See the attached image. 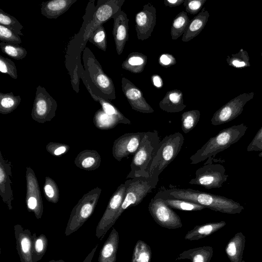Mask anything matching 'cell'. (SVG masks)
I'll use <instances>...</instances> for the list:
<instances>
[{
    "label": "cell",
    "mask_w": 262,
    "mask_h": 262,
    "mask_svg": "<svg viewBox=\"0 0 262 262\" xmlns=\"http://www.w3.org/2000/svg\"><path fill=\"white\" fill-rule=\"evenodd\" d=\"M155 196L188 201L213 211L231 214L240 213L244 209L239 203L231 199L190 188L172 187L170 189L160 190Z\"/></svg>",
    "instance_id": "1"
},
{
    "label": "cell",
    "mask_w": 262,
    "mask_h": 262,
    "mask_svg": "<svg viewBox=\"0 0 262 262\" xmlns=\"http://www.w3.org/2000/svg\"><path fill=\"white\" fill-rule=\"evenodd\" d=\"M119 242L118 232L113 228L100 251L98 262H116Z\"/></svg>",
    "instance_id": "22"
},
{
    "label": "cell",
    "mask_w": 262,
    "mask_h": 262,
    "mask_svg": "<svg viewBox=\"0 0 262 262\" xmlns=\"http://www.w3.org/2000/svg\"><path fill=\"white\" fill-rule=\"evenodd\" d=\"M122 91L132 108L142 113H152L154 109L147 102L142 91L126 78L121 79Z\"/></svg>",
    "instance_id": "17"
},
{
    "label": "cell",
    "mask_w": 262,
    "mask_h": 262,
    "mask_svg": "<svg viewBox=\"0 0 262 262\" xmlns=\"http://www.w3.org/2000/svg\"><path fill=\"white\" fill-rule=\"evenodd\" d=\"M57 106L56 101L45 88L38 85L31 111L32 118L39 123L50 121L56 115Z\"/></svg>",
    "instance_id": "11"
},
{
    "label": "cell",
    "mask_w": 262,
    "mask_h": 262,
    "mask_svg": "<svg viewBox=\"0 0 262 262\" xmlns=\"http://www.w3.org/2000/svg\"><path fill=\"white\" fill-rule=\"evenodd\" d=\"M48 262H65L62 259H59V260H51L50 261H49Z\"/></svg>",
    "instance_id": "52"
},
{
    "label": "cell",
    "mask_w": 262,
    "mask_h": 262,
    "mask_svg": "<svg viewBox=\"0 0 262 262\" xmlns=\"http://www.w3.org/2000/svg\"><path fill=\"white\" fill-rule=\"evenodd\" d=\"M0 40L14 45H19L22 42L19 35L2 25H0Z\"/></svg>",
    "instance_id": "43"
},
{
    "label": "cell",
    "mask_w": 262,
    "mask_h": 262,
    "mask_svg": "<svg viewBox=\"0 0 262 262\" xmlns=\"http://www.w3.org/2000/svg\"><path fill=\"white\" fill-rule=\"evenodd\" d=\"M159 105L161 109L167 113H178L186 107L184 104L183 93L177 89L168 91Z\"/></svg>",
    "instance_id": "23"
},
{
    "label": "cell",
    "mask_w": 262,
    "mask_h": 262,
    "mask_svg": "<svg viewBox=\"0 0 262 262\" xmlns=\"http://www.w3.org/2000/svg\"><path fill=\"white\" fill-rule=\"evenodd\" d=\"M43 191L47 200L52 203H57L59 199L58 187L54 180L46 176L43 185Z\"/></svg>",
    "instance_id": "39"
},
{
    "label": "cell",
    "mask_w": 262,
    "mask_h": 262,
    "mask_svg": "<svg viewBox=\"0 0 262 262\" xmlns=\"http://www.w3.org/2000/svg\"><path fill=\"white\" fill-rule=\"evenodd\" d=\"M125 0H99L92 18L86 25L83 35V40L86 42L93 32L102 25L113 16L121 10Z\"/></svg>",
    "instance_id": "9"
},
{
    "label": "cell",
    "mask_w": 262,
    "mask_h": 262,
    "mask_svg": "<svg viewBox=\"0 0 262 262\" xmlns=\"http://www.w3.org/2000/svg\"><path fill=\"white\" fill-rule=\"evenodd\" d=\"M206 0H185L183 5L186 12L194 15L202 9V7Z\"/></svg>",
    "instance_id": "46"
},
{
    "label": "cell",
    "mask_w": 262,
    "mask_h": 262,
    "mask_svg": "<svg viewBox=\"0 0 262 262\" xmlns=\"http://www.w3.org/2000/svg\"><path fill=\"white\" fill-rule=\"evenodd\" d=\"M88 41L99 49L106 51L107 47L106 31L103 25L98 27L88 38Z\"/></svg>",
    "instance_id": "42"
},
{
    "label": "cell",
    "mask_w": 262,
    "mask_h": 262,
    "mask_svg": "<svg viewBox=\"0 0 262 262\" xmlns=\"http://www.w3.org/2000/svg\"><path fill=\"white\" fill-rule=\"evenodd\" d=\"M185 0H165L164 3L165 6L174 7L183 4Z\"/></svg>",
    "instance_id": "49"
},
{
    "label": "cell",
    "mask_w": 262,
    "mask_h": 262,
    "mask_svg": "<svg viewBox=\"0 0 262 262\" xmlns=\"http://www.w3.org/2000/svg\"><path fill=\"white\" fill-rule=\"evenodd\" d=\"M151 250L145 242L138 240L134 248L131 262H150Z\"/></svg>",
    "instance_id": "34"
},
{
    "label": "cell",
    "mask_w": 262,
    "mask_h": 262,
    "mask_svg": "<svg viewBox=\"0 0 262 262\" xmlns=\"http://www.w3.org/2000/svg\"><path fill=\"white\" fill-rule=\"evenodd\" d=\"M21 97L15 96L12 92L0 93V113L6 115L14 111L20 104Z\"/></svg>",
    "instance_id": "33"
},
{
    "label": "cell",
    "mask_w": 262,
    "mask_h": 262,
    "mask_svg": "<svg viewBox=\"0 0 262 262\" xmlns=\"http://www.w3.org/2000/svg\"><path fill=\"white\" fill-rule=\"evenodd\" d=\"M160 139L158 133H144L139 147L134 155L130 164V171L126 179L149 177V170L158 150Z\"/></svg>",
    "instance_id": "3"
},
{
    "label": "cell",
    "mask_w": 262,
    "mask_h": 262,
    "mask_svg": "<svg viewBox=\"0 0 262 262\" xmlns=\"http://www.w3.org/2000/svg\"><path fill=\"white\" fill-rule=\"evenodd\" d=\"M163 199V198H162ZM165 203L172 209L182 211H200L205 207L201 205L184 200L176 198L163 199Z\"/></svg>",
    "instance_id": "36"
},
{
    "label": "cell",
    "mask_w": 262,
    "mask_h": 262,
    "mask_svg": "<svg viewBox=\"0 0 262 262\" xmlns=\"http://www.w3.org/2000/svg\"><path fill=\"white\" fill-rule=\"evenodd\" d=\"M77 0H52L41 3V14L49 19L57 18L67 12Z\"/></svg>",
    "instance_id": "21"
},
{
    "label": "cell",
    "mask_w": 262,
    "mask_h": 262,
    "mask_svg": "<svg viewBox=\"0 0 262 262\" xmlns=\"http://www.w3.org/2000/svg\"><path fill=\"white\" fill-rule=\"evenodd\" d=\"M0 71L16 79L18 77L16 67L11 59L0 55Z\"/></svg>",
    "instance_id": "44"
},
{
    "label": "cell",
    "mask_w": 262,
    "mask_h": 262,
    "mask_svg": "<svg viewBox=\"0 0 262 262\" xmlns=\"http://www.w3.org/2000/svg\"><path fill=\"white\" fill-rule=\"evenodd\" d=\"M151 80L153 84L157 88H161L163 86V80L161 77L158 75H154L151 76Z\"/></svg>",
    "instance_id": "50"
},
{
    "label": "cell",
    "mask_w": 262,
    "mask_h": 262,
    "mask_svg": "<svg viewBox=\"0 0 262 262\" xmlns=\"http://www.w3.org/2000/svg\"><path fill=\"white\" fill-rule=\"evenodd\" d=\"M190 20L187 12L182 11L173 18L170 28V35L172 40H176L184 33Z\"/></svg>",
    "instance_id": "32"
},
{
    "label": "cell",
    "mask_w": 262,
    "mask_h": 262,
    "mask_svg": "<svg viewBox=\"0 0 262 262\" xmlns=\"http://www.w3.org/2000/svg\"><path fill=\"white\" fill-rule=\"evenodd\" d=\"M144 133H125L117 138L112 147L113 157L120 161L129 155H134L139 147Z\"/></svg>",
    "instance_id": "15"
},
{
    "label": "cell",
    "mask_w": 262,
    "mask_h": 262,
    "mask_svg": "<svg viewBox=\"0 0 262 262\" xmlns=\"http://www.w3.org/2000/svg\"><path fill=\"white\" fill-rule=\"evenodd\" d=\"M226 61L229 66L235 68H244L251 66L248 53L243 49H241L238 53L232 54L231 56H228Z\"/></svg>",
    "instance_id": "38"
},
{
    "label": "cell",
    "mask_w": 262,
    "mask_h": 262,
    "mask_svg": "<svg viewBox=\"0 0 262 262\" xmlns=\"http://www.w3.org/2000/svg\"><path fill=\"white\" fill-rule=\"evenodd\" d=\"M0 25L9 29L18 35L24 36L21 32L23 26L14 16L0 9Z\"/></svg>",
    "instance_id": "40"
},
{
    "label": "cell",
    "mask_w": 262,
    "mask_h": 262,
    "mask_svg": "<svg viewBox=\"0 0 262 262\" xmlns=\"http://www.w3.org/2000/svg\"><path fill=\"white\" fill-rule=\"evenodd\" d=\"M112 18L114 19L113 35L116 49L117 53L120 55L128 38L129 19L122 10L114 14Z\"/></svg>",
    "instance_id": "20"
},
{
    "label": "cell",
    "mask_w": 262,
    "mask_h": 262,
    "mask_svg": "<svg viewBox=\"0 0 262 262\" xmlns=\"http://www.w3.org/2000/svg\"><path fill=\"white\" fill-rule=\"evenodd\" d=\"M159 178L153 177H138L127 179L124 198L117 215V220L128 208L139 204L145 196L156 188Z\"/></svg>",
    "instance_id": "7"
},
{
    "label": "cell",
    "mask_w": 262,
    "mask_h": 262,
    "mask_svg": "<svg viewBox=\"0 0 262 262\" xmlns=\"http://www.w3.org/2000/svg\"><path fill=\"white\" fill-rule=\"evenodd\" d=\"M11 163L3 157L0 151V195L9 210L12 209V202L14 199L11 188L12 177Z\"/></svg>",
    "instance_id": "18"
},
{
    "label": "cell",
    "mask_w": 262,
    "mask_h": 262,
    "mask_svg": "<svg viewBox=\"0 0 262 262\" xmlns=\"http://www.w3.org/2000/svg\"><path fill=\"white\" fill-rule=\"evenodd\" d=\"M195 176L188 183L203 186L206 189L220 188L226 182L228 175L224 166L220 164H213L207 161L198 168Z\"/></svg>",
    "instance_id": "8"
},
{
    "label": "cell",
    "mask_w": 262,
    "mask_h": 262,
    "mask_svg": "<svg viewBox=\"0 0 262 262\" xmlns=\"http://www.w3.org/2000/svg\"><path fill=\"white\" fill-rule=\"evenodd\" d=\"M26 204L29 212H33L36 218H41L43 212L42 199L38 182L34 170L30 167H26Z\"/></svg>",
    "instance_id": "14"
},
{
    "label": "cell",
    "mask_w": 262,
    "mask_h": 262,
    "mask_svg": "<svg viewBox=\"0 0 262 262\" xmlns=\"http://www.w3.org/2000/svg\"><path fill=\"white\" fill-rule=\"evenodd\" d=\"M184 141L183 135L177 132L166 136L160 142L149 170V176L159 178L161 173L177 157Z\"/></svg>",
    "instance_id": "4"
},
{
    "label": "cell",
    "mask_w": 262,
    "mask_h": 262,
    "mask_svg": "<svg viewBox=\"0 0 262 262\" xmlns=\"http://www.w3.org/2000/svg\"><path fill=\"white\" fill-rule=\"evenodd\" d=\"M47 151L53 156H59L66 154L70 146L64 143L50 142L46 146Z\"/></svg>",
    "instance_id": "45"
},
{
    "label": "cell",
    "mask_w": 262,
    "mask_h": 262,
    "mask_svg": "<svg viewBox=\"0 0 262 262\" xmlns=\"http://www.w3.org/2000/svg\"><path fill=\"white\" fill-rule=\"evenodd\" d=\"M148 208L153 219L161 227L168 229L182 227L180 216L165 203L163 199L154 196L151 199Z\"/></svg>",
    "instance_id": "12"
},
{
    "label": "cell",
    "mask_w": 262,
    "mask_h": 262,
    "mask_svg": "<svg viewBox=\"0 0 262 262\" xmlns=\"http://www.w3.org/2000/svg\"><path fill=\"white\" fill-rule=\"evenodd\" d=\"M82 60L86 72L100 91V96L107 100L115 99V86L112 79L104 72L101 64L88 47L83 50Z\"/></svg>",
    "instance_id": "6"
},
{
    "label": "cell",
    "mask_w": 262,
    "mask_h": 262,
    "mask_svg": "<svg viewBox=\"0 0 262 262\" xmlns=\"http://www.w3.org/2000/svg\"><path fill=\"white\" fill-rule=\"evenodd\" d=\"M125 190V184H121L111 196L96 228L95 235L98 238H102L117 221V215L123 202Z\"/></svg>",
    "instance_id": "10"
},
{
    "label": "cell",
    "mask_w": 262,
    "mask_h": 262,
    "mask_svg": "<svg viewBox=\"0 0 262 262\" xmlns=\"http://www.w3.org/2000/svg\"><path fill=\"white\" fill-rule=\"evenodd\" d=\"M226 225V223L222 221L196 225L186 233L184 238L189 241L199 240L214 233Z\"/></svg>",
    "instance_id": "27"
},
{
    "label": "cell",
    "mask_w": 262,
    "mask_h": 262,
    "mask_svg": "<svg viewBox=\"0 0 262 262\" xmlns=\"http://www.w3.org/2000/svg\"><path fill=\"white\" fill-rule=\"evenodd\" d=\"M0 48L3 53L16 60L22 59L27 54L26 49L19 45L1 42Z\"/></svg>",
    "instance_id": "41"
},
{
    "label": "cell",
    "mask_w": 262,
    "mask_h": 262,
    "mask_svg": "<svg viewBox=\"0 0 262 262\" xmlns=\"http://www.w3.org/2000/svg\"><path fill=\"white\" fill-rule=\"evenodd\" d=\"M98 186L85 193L72 209L66 227L68 236L77 231L91 217L94 211L101 193Z\"/></svg>",
    "instance_id": "5"
},
{
    "label": "cell",
    "mask_w": 262,
    "mask_h": 262,
    "mask_svg": "<svg viewBox=\"0 0 262 262\" xmlns=\"http://www.w3.org/2000/svg\"><path fill=\"white\" fill-rule=\"evenodd\" d=\"M81 79L92 98L95 101L98 102L100 103L102 107L101 108L106 114L118 116L123 120L126 123V124H130L131 123L130 121L125 117L109 100L101 97L99 95H98L93 92L91 85L84 76H83Z\"/></svg>",
    "instance_id": "29"
},
{
    "label": "cell",
    "mask_w": 262,
    "mask_h": 262,
    "mask_svg": "<svg viewBox=\"0 0 262 262\" xmlns=\"http://www.w3.org/2000/svg\"><path fill=\"white\" fill-rule=\"evenodd\" d=\"M209 17L208 11L203 8L197 15L190 20L182 35V40L188 42L198 36L206 26Z\"/></svg>",
    "instance_id": "24"
},
{
    "label": "cell",
    "mask_w": 262,
    "mask_h": 262,
    "mask_svg": "<svg viewBox=\"0 0 262 262\" xmlns=\"http://www.w3.org/2000/svg\"><path fill=\"white\" fill-rule=\"evenodd\" d=\"M200 115V112L197 110L188 111L182 114L181 128L185 134L188 133L196 126Z\"/></svg>",
    "instance_id": "37"
},
{
    "label": "cell",
    "mask_w": 262,
    "mask_h": 262,
    "mask_svg": "<svg viewBox=\"0 0 262 262\" xmlns=\"http://www.w3.org/2000/svg\"><path fill=\"white\" fill-rule=\"evenodd\" d=\"M156 9L149 3L135 15V30L137 38L143 41L151 35L156 23Z\"/></svg>",
    "instance_id": "16"
},
{
    "label": "cell",
    "mask_w": 262,
    "mask_h": 262,
    "mask_svg": "<svg viewBox=\"0 0 262 262\" xmlns=\"http://www.w3.org/2000/svg\"><path fill=\"white\" fill-rule=\"evenodd\" d=\"M247 150L248 151H262V127L257 132L248 145Z\"/></svg>",
    "instance_id": "47"
},
{
    "label": "cell",
    "mask_w": 262,
    "mask_h": 262,
    "mask_svg": "<svg viewBox=\"0 0 262 262\" xmlns=\"http://www.w3.org/2000/svg\"><path fill=\"white\" fill-rule=\"evenodd\" d=\"M147 57L144 54L134 52L129 54L121 64L122 69L133 73L142 72L145 67Z\"/></svg>",
    "instance_id": "30"
},
{
    "label": "cell",
    "mask_w": 262,
    "mask_h": 262,
    "mask_svg": "<svg viewBox=\"0 0 262 262\" xmlns=\"http://www.w3.org/2000/svg\"><path fill=\"white\" fill-rule=\"evenodd\" d=\"M255 93H243L230 100L213 114L211 123L219 125L229 122L242 113L245 104L253 98Z\"/></svg>",
    "instance_id": "13"
},
{
    "label": "cell",
    "mask_w": 262,
    "mask_h": 262,
    "mask_svg": "<svg viewBox=\"0 0 262 262\" xmlns=\"http://www.w3.org/2000/svg\"><path fill=\"white\" fill-rule=\"evenodd\" d=\"M101 162L100 155L93 149H84L80 151L74 160V164L77 167L86 171L97 169Z\"/></svg>",
    "instance_id": "25"
},
{
    "label": "cell",
    "mask_w": 262,
    "mask_h": 262,
    "mask_svg": "<svg viewBox=\"0 0 262 262\" xmlns=\"http://www.w3.org/2000/svg\"><path fill=\"white\" fill-rule=\"evenodd\" d=\"M93 122L95 126L101 130L112 129L119 123L126 124V123L118 116L108 115L102 108L99 109L95 113Z\"/></svg>",
    "instance_id": "31"
},
{
    "label": "cell",
    "mask_w": 262,
    "mask_h": 262,
    "mask_svg": "<svg viewBox=\"0 0 262 262\" xmlns=\"http://www.w3.org/2000/svg\"><path fill=\"white\" fill-rule=\"evenodd\" d=\"M177 62L175 57L171 54L164 53L159 58V63L161 66L168 68L174 65Z\"/></svg>",
    "instance_id": "48"
},
{
    "label": "cell",
    "mask_w": 262,
    "mask_h": 262,
    "mask_svg": "<svg viewBox=\"0 0 262 262\" xmlns=\"http://www.w3.org/2000/svg\"><path fill=\"white\" fill-rule=\"evenodd\" d=\"M16 248L20 262H33L32 256L33 237L28 229L19 224L14 226Z\"/></svg>",
    "instance_id": "19"
},
{
    "label": "cell",
    "mask_w": 262,
    "mask_h": 262,
    "mask_svg": "<svg viewBox=\"0 0 262 262\" xmlns=\"http://www.w3.org/2000/svg\"><path fill=\"white\" fill-rule=\"evenodd\" d=\"M261 57H262V47H261Z\"/></svg>",
    "instance_id": "53"
},
{
    "label": "cell",
    "mask_w": 262,
    "mask_h": 262,
    "mask_svg": "<svg viewBox=\"0 0 262 262\" xmlns=\"http://www.w3.org/2000/svg\"><path fill=\"white\" fill-rule=\"evenodd\" d=\"M213 253V248L211 246L196 247L183 251L179 254L176 260L188 259L191 262H210Z\"/></svg>",
    "instance_id": "28"
},
{
    "label": "cell",
    "mask_w": 262,
    "mask_h": 262,
    "mask_svg": "<svg viewBox=\"0 0 262 262\" xmlns=\"http://www.w3.org/2000/svg\"><path fill=\"white\" fill-rule=\"evenodd\" d=\"M98 245H96L95 247L92 250L90 253L85 257L83 262H92V259L94 256L95 253L97 249Z\"/></svg>",
    "instance_id": "51"
},
{
    "label": "cell",
    "mask_w": 262,
    "mask_h": 262,
    "mask_svg": "<svg viewBox=\"0 0 262 262\" xmlns=\"http://www.w3.org/2000/svg\"><path fill=\"white\" fill-rule=\"evenodd\" d=\"M246 237L238 232L228 241L225 248L226 253L230 262H245L243 259Z\"/></svg>",
    "instance_id": "26"
},
{
    "label": "cell",
    "mask_w": 262,
    "mask_h": 262,
    "mask_svg": "<svg viewBox=\"0 0 262 262\" xmlns=\"http://www.w3.org/2000/svg\"><path fill=\"white\" fill-rule=\"evenodd\" d=\"M32 256L33 262L40 260L45 254L48 244L47 236L43 234L37 236L36 233L32 234Z\"/></svg>",
    "instance_id": "35"
},
{
    "label": "cell",
    "mask_w": 262,
    "mask_h": 262,
    "mask_svg": "<svg viewBox=\"0 0 262 262\" xmlns=\"http://www.w3.org/2000/svg\"><path fill=\"white\" fill-rule=\"evenodd\" d=\"M247 129V125L242 123L221 130L190 157V164H196L206 159L213 158L219 152L237 142L244 136Z\"/></svg>",
    "instance_id": "2"
}]
</instances>
